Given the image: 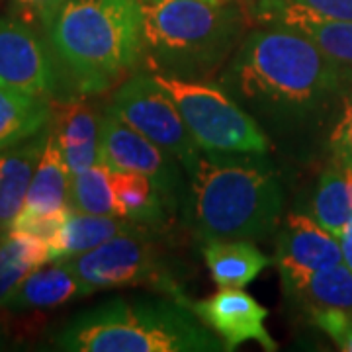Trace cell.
<instances>
[{
    "instance_id": "3957f363",
    "label": "cell",
    "mask_w": 352,
    "mask_h": 352,
    "mask_svg": "<svg viewBox=\"0 0 352 352\" xmlns=\"http://www.w3.org/2000/svg\"><path fill=\"white\" fill-rule=\"evenodd\" d=\"M147 71L206 80L241 45L254 0H138Z\"/></svg>"
},
{
    "instance_id": "7402d4cb",
    "label": "cell",
    "mask_w": 352,
    "mask_h": 352,
    "mask_svg": "<svg viewBox=\"0 0 352 352\" xmlns=\"http://www.w3.org/2000/svg\"><path fill=\"white\" fill-rule=\"evenodd\" d=\"M50 120V98L0 87V153L36 138Z\"/></svg>"
},
{
    "instance_id": "f1b7e54d",
    "label": "cell",
    "mask_w": 352,
    "mask_h": 352,
    "mask_svg": "<svg viewBox=\"0 0 352 352\" xmlns=\"http://www.w3.org/2000/svg\"><path fill=\"white\" fill-rule=\"evenodd\" d=\"M65 0H10V8L16 20L24 22L30 28L39 25L47 30L55 14L61 10Z\"/></svg>"
},
{
    "instance_id": "8fae6325",
    "label": "cell",
    "mask_w": 352,
    "mask_h": 352,
    "mask_svg": "<svg viewBox=\"0 0 352 352\" xmlns=\"http://www.w3.org/2000/svg\"><path fill=\"white\" fill-rule=\"evenodd\" d=\"M192 311L221 339L226 351H235L247 340H256L264 351L278 349V342L264 327L268 309L243 288H219L210 298L192 302Z\"/></svg>"
},
{
    "instance_id": "ba28073f",
    "label": "cell",
    "mask_w": 352,
    "mask_h": 352,
    "mask_svg": "<svg viewBox=\"0 0 352 352\" xmlns=\"http://www.w3.org/2000/svg\"><path fill=\"white\" fill-rule=\"evenodd\" d=\"M106 110L159 145L184 170H188L200 157L201 149L192 138L176 104L147 69L124 78L113 90Z\"/></svg>"
},
{
    "instance_id": "2e32d148",
    "label": "cell",
    "mask_w": 352,
    "mask_h": 352,
    "mask_svg": "<svg viewBox=\"0 0 352 352\" xmlns=\"http://www.w3.org/2000/svg\"><path fill=\"white\" fill-rule=\"evenodd\" d=\"M286 298L305 311L319 307H340L352 311V270L344 263L317 270H282Z\"/></svg>"
},
{
    "instance_id": "484cf974",
    "label": "cell",
    "mask_w": 352,
    "mask_h": 352,
    "mask_svg": "<svg viewBox=\"0 0 352 352\" xmlns=\"http://www.w3.org/2000/svg\"><path fill=\"white\" fill-rule=\"evenodd\" d=\"M315 327L321 329L340 351L352 352V315L351 309L319 307L307 311Z\"/></svg>"
},
{
    "instance_id": "4fadbf2b",
    "label": "cell",
    "mask_w": 352,
    "mask_h": 352,
    "mask_svg": "<svg viewBox=\"0 0 352 352\" xmlns=\"http://www.w3.org/2000/svg\"><path fill=\"white\" fill-rule=\"evenodd\" d=\"M274 263L280 272L327 268L342 263L340 241L311 217L289 214L276 237Z\"/></svg>"
},
{
    "instance_id": "83f0119b",
    "label": "cell",
    "mask_w": 352,
    "mask_h": 352,
    "mask_svg": "<svg viewBox=\"0 0 352 352\" xmlns=\"http://www.w3.org/2000/svg\"><path fill=\"white\" fill-rule=\"evenodd\" d=\"M333 159L352 168V88L342 98V110L331 131Z\"/></svg>"
},
{
    "instance_id": "ffe728a7",
    "label": "cell",
    "mask_w": 352,
    "mask_h": 352,
    "mask_svg": "<svg viewBox=\"0 0 352 352\" xmlns=\"http://www.w3.org/2000/svg\"><path fill=\"white\" fill-rule=\"evenodd\" d=\"M71 180L73 173L67 164L57 138L50 129L43 153L34 170L25 204L22 210L30 212H59L71 208Z\"/></svg>"
},
{
    "instance_id": "603a6c76",
    "label": "cell",
    "mask_w": 352,
    "mask_h": 352,
    "mask_svg": "<svg viewBox=\"0 0 352 352\" xmlns=\"http://www.w3.org/2000/svg\"><path fill=\"white\" fill-rule=\"evenodd\" d=\"M51 263L50 243L18 231L12 227L0 229V303L22 284L28 274Z\"/></svg>"
},
{
    "instance_id": "5bb4252c",
    "label": "cell",
    "mask_w": 352,
    "mask_h": 352,
    "mask_svg": "<svg viewBox=\"0 0 352 352\" xmlns=\"http://www.w3.org/2000/svg\"><path fill=\"white\" fill-rule=\"evenodd\" d=\"M94 294L67 261H57L50 268H38L22 280V284L0 303L2 311L25 314L47 311Z\"/></svg>"
},
{
    "instance_id": "ac0fdd59",
    "label": "cell",
    "mask_w": 352,
    "mask_h": 352,
    "mask_svg": "<svg viewBox=\"0 0 352 352\" xmlns=\"http://www.w3.org/2000/svg\"><path fill=\"white\" fill-rule=\"evenodd\" d=\"M50 129L28 139L8 151L0 153V229L10 227L14 217L22 212L34 170L43 153Z\"/></svg>"
},
{
    "instance_id": "cb8c5ba5",
    "label": "cell",
    "mask_w": 352,
    "mask_h": 352,
    "mask_svg": "<svg viewBox=\"0 0 352 352\" xmlns=\"http://www.w3.org/2000/svg\"><path fill=\"white\" fill-rule=\"evenodd\" d=\"M314 219L337 235L352 221V196L344 166L333 159L319 176L314 196Z\"/></svg>"
},
{
    "instance_id": "1f68e13d",
    "label": "cell",
    "mask_w": 352,
    "mask_h": 352,
    "mask_svg": "<svg viewBox=\"0 0 352 352\" xmlns=\"http://www.w3.org/2000/svg\"><path fill=\"white\" fill-rule=\"evenodd\" d=\"M344 166V164H342ZM344 170H346V178H349V186H351V196H352V168L351 166H344Z\"/></svg>"
},
{
    "instance_id": "f546056e",
    "label": "cell",
    "mask_w": 352,
    "mask_h": 352,
    "mask_svg": "<svg viewBox=\"0 0 352 352\" xmlns=\"http://www.w3.org/2000/svg\"><path fill=\"white\" fill-rule=\"evenodd\" d=\"M294 2H300L323 16L352 20V0H294Z\"/></svg>"
},
{
    "instance_id": "9c48e42d",
    "label": "cell",
    "mask_w": 352,
    "mask_h": 352,
    "mask_svg": "<svg viewBox=\"0 0 352 352\" xmlns=\"http://www.w3.org/2000/svg\"><path fill=\"white\" fill-rule=\"evenodd\" d=\"M100 163L112 170L141 173L153 178L173 212H176L178 204H182V176L178 173L180 163L108 110H104L102 116Z\"/></svg>"
},
{
    "instance_id": "30bf717a",
    "label": "cell",
    "mask_w": 352,
    "mask_h": 352,
    "mask_svg": "<svg viewBox=\"0 0 352 352\" xmlns=\"http://www.w3.org/2000/svg\"><path fill=\"white\" fill-rule=\"evenodd\" d=\"M61 71L45 41L16 18H0V87L53 98Z\"/></svg>"
},
{
    "instance_id": "52a82bcc",
    "label": "cell",
    "mask_w": 352,
    "mask_h": 352,
    "mask_svg": "<svg viewBox=\"0 0 352 352\" xmlns=\"http://www.w3.org/2000/svg\"><path fill=\"white\" fill-rule=\"evenodd\" d=\"M155 229L122 233L92 251L65 258L94 292L145 286L168 298L192 303L175 270L155 243Z\"/></svg>"
},
{
    "instance_id": "277c9868",
    "label": "cell",
    "mask_w": 352,
    "mask_h": 352,
    "mask_svg": "<svg viewBox=\"0 0 352 352\" xmlns=\"http://www.w3.org/2000/svg\"><path fill=\"white\" fill-rule=\"evenodd\" d=\"M45 32L61 75L80 96L110 90L143 61L138 0H65Z\"/></svg>"
},
{
    "instance_id": "5b68a950",
    "label": "cell",
    "mask_w": 352,
    "mask_h": 352,
    "mask_svg": "<svg viewBox=\"0 0 352 352\" xmlns=\"http://www.w3.org/2000/svg\"><path fill=\"white\" fill-rule=\"evenodd\" d=\"M71 352H217L221 339L175 298H113L69 319L53 337Z\"/></svg>"
},
{
    "instance_id": "7a4b0ae2",
    "label": "cell",
    "mask_w": 352,
    "mask_h": 352,
    "mask_svg": "<svg viewBox=\"0 0 352 352\" xmlns=\"http://www.w3.org/2000/svg\"><path fill=\"white\" fill-rule=\"evenodd\" d=\"M186 223L194 237L264 239L276 231L284 188L263 153H206L188 170Z\"/></svg>"
},
{
    "instance_id": "44dd1931",
    "label": "cell",
    "mask_w": 352,
    "mask_h": 352,
    "mask_svg": "<svg viewBox=\"0 0 352 352\" xmlns=\"http://www.w3.org/2000/svg\"><path fill=\"white\" fill-rule=\"evenodd\" d=\"M112 186L122 217L159 231L168 215L175 214L161 188L147 175L112 170Z\"/></svg>"
},
{
    "instance_id": "8992f818",
    "label": "cell",
    "mask_w": 352,
    "mask_h": 352,
    "mask_svg": "<svg viewBox=\"0 0 352 352\" xmlns=\"http://www.w3.org/2000/svg\"><path fill=\"white\" fill-rule=\"evenodd\" d=\"M173 98L184 124L206 153H268L270 141L258 120L217 82L149 71Z\"/></svg>"
},
{
    "instance_id": "e0dca14e",
    "label": "cell",
    "mask_w": 352,
    "mask_h": 352,
    "mask_svg": "<svg viewBox=\"0 0 352 352\" xmlns=\"http://www.w3.org/2000/svg\"><path fill=\"white\" fill-rule=\"evenodd\" d=\"M139 229H151V227L138 223L127 217L82 214V212L71 210L61 229L57 231V235L47 241L51 263L92 251V249L100 247L102 243L113 239L122 233H131V231H139Z\"/></svg>"
},
{
    "instance_id": "4dcf8cb0",
    "label": "cell",
    "mask_w": 352,
    "mask_h": 352,
    "mask_svg": "<svg viewBox=\"0 0 352 352\" xmlns=\"http://www.w3.org/2000/svg\"><path fill=\"white\" fill-rule=\"evenodd\" d=\"M340 249H342V263L352 270V221L344 227V231L339 235Z\"/></svg>"
},
{
    "instance_id": "d4e9b609",
    "label": "cell",
    "mask_w": 352,
    "mask_h": 352,
    "mask_svg": "<svg viewBox=\"0 0 352 352\" xmlns=\"http://www.w3.org/2000/svg\"><path fill=\"white\" fill-rule=\"evenodd\" d=\"M71 210L82 214L116 215L122 217L112 186V170L104 163L88 166L73 175L71 180Z\"/></svg>"
},
{
    "instance_id": "9a60e30c",
    "label": "cell",
    "mask_w": 352,
    "mask_h": 352,
    "mask_svg": "<svg viewBox=\"0 0 352 352\" xmlns=\"http://www.w3.org/2000/svg\"><path fill=\"white\" fill-rule=\"evenodd\" d=\"M102 116L92 104L75 98L61 104L51 127L73 175L100 163Z\"/></svg>"
},
{
    "instance_id": "6da1fadb",
    "label": "cell",
    "mask_w": 352,
    "mask_h": 352,
    "mask_svg": "<svg viewBox=\"0 0 352 352\" xmlns=\"http://www.w3.org/2000/svg\"><path fill=\"white\" fill-rule=\"evenodd\" d=\"M352 78L302 34L264 25L247 34L219 73L223 87L256 120L274 127L302 126Z\"/></svg>"
},
{
    "instance_id": "d6986e66",
    "label": "cell",
    "mask_w": 352,
    "mask_h": 352,
    "mask_svg": "<svg viewBox=\"0 0 352 352\" xmlns=\"http://www.w3.org/2000/svg\"><path fill=\"white\" fill-rule=\"evenodd\" d=\"M201 254L219 288H245L272 263V258L247 239L204 241Z\"/></svg>"
},
{
    "instance_id": "7c38bea8",
    "label": "cell",
    "mask_w": 352,
    "mask_h": 352,
    "mask_svg": "<svg viewBox=\"0 0 352 352\" xmlns=\"http://www.w3.org/2000/svg\"><path fill=\"white\" fill-rule=\"evenodd\" d=\"M252 18L302 34L333 61L352 69V20L323 16L294 0H254Z\"/></svg>"
},
{
    "instance_id": "4316f807",
    "label": "cell",
    "mask_w": 352,
    "mask_h": 352,
    "mask_svg": "<svg viewBox=\"0 0 352 352\" xmlns=\"http://www.w3.org/2000/svg\"><path fill=\"white\" fill-rule=\"evenodd\" d=\"M69 212H71V208L59 210V212H30V210H22L20 214L14 217L10 227L18 229V231H24V233H30V235H36L39 239L51 241L57 235V231L61 229Z\"/></svg>"
}]
</instances>
